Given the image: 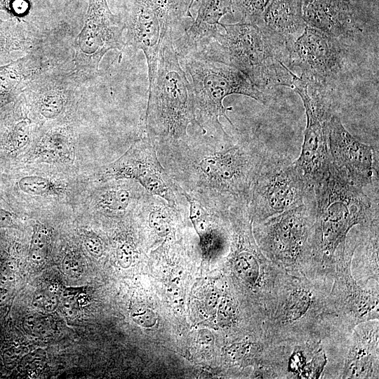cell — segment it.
Here are the masks:
<instances>
[{"label": "cell", "instance_id": "ac0fdd59", "mask_svg": "<svg viewBox=\"0 0 379 379\" xmlns=\"http://www.w3.org/2000/svg\"><path fill=\"white\" fill-rule=\"evenodd\" d=\"M379 321H367L350 333L339 378H378Z\"/></svg>", "mask_w": 379, "mask_h": 379}, {"label": "cell", "instance_id": "5b68a950", "mask_svg": "<svg viewBox=\"0 0 379 379\" xmlns=\"http://www.w3.org/2000/svg\"><path fill=\"white\" fill-rule=\"evenodd\" d=\"M324 284L305 276L286 274L274 305L263 321L268 343L323 338L338 326Z\"/></svg>", "mask_w": 379, "mask_h": 379}, {"label": "cell", "instance_id": "4dcf8cb0", "mask_svg": "<svg viewBox=\"0 0 379 379\" xmlns=\"http://www.w3.org/2000/svg\"><path fill=\"white\" fill-rule=\"evenodd\" d=\"M25 331L34 337H47L53 331L50 319L40 314H30L22 321Z\"/></svg>", "mask_w": 379, "mask_h": 379}, {"label": "cell", "instance_id": "8992f818", "mask_svg": "<svg viewBox=\"0 0 379 379\" xmlns=\"http://www.w3.org/2000/svg\"><path fill=\"white\" fill-rule=\"evenodd\" d=\"M178 55L191 79L201 134L213 137L229 135L220 124V117L225 118L235 128L226 114L232 107L223 105V100L228 95H243L262 104L267 103L263 91L237 68L194 52Z\"/></svg>", "mask_w": 379, "mask_h": 379}, {"label": "cell", "instance_id": "603a6c76", "mask_svg": "<svg viewBox=\"0 0 379 379\" xmlns=\"http://www.w3.org/2000/svg\"><path fill=\"white\" fill-rule=\"evenodd\" d=\"M378 225L377 220L362 228L352 258V276L362 286L379 282Z\"/></svg>", "mask_w": 379, "mask_h": 379}, {"label": "cell", "instance_id": "7402d4cb", "mask_svg": "<svg viewBox=\"0 0 379 379\" xmlns=\"http://www.w3.org/2000/svg\"><path fill=\"white\" fill-rule=\"evenodd\" d=\"M233 4L234 0H201L196 19L175 44L177 53L190 50L201 40L217 32L222 25L220 19L232 13Z\"/></svg>", "mask_w": 379, "mask_h": 379}, {"label": "cell", "instance_id": "30bf717a", "mask_svg": "<svg viewBox=\"0 0 379 379\" xmlns=\"http://www.w3.org/2000/svg\"><path fill=\"white\" fill-rule=\"evenodd\" d=\"M291 88L300 95L307 117L301 152L295 162L306 184L314 190L328 173L326 122L333 114L331 105L323 91L300 77H294Z\"/></svg>", "mask_w": 379, "mask_h": 379}, {"label": "cell", "instance_id": "ffe728a7", "mask_svg": "<svg viewBox=\"0 0 379 379\" xmlns=\"http://www.w3.org/2000/svg\"><path fill=\"white\" fill-rule=\"evenodd\" d=\"M50 66L41 57L30 53L0 65V113L13 107L29 81Z\"/></svg>", "mask_w": 379, "mask_h": 379}, {"label": "cell", "instance_id": "b9f144b4", "mask_svg": "<svg viewBox=\"0 0 379 379\" xmlns=\"http://www.w3.org/2000/svg\"><path fill=\"white\" fill-rule=\"evenodd\" d=\"M194 1H195V0H190V3L192 4H193V3H194Z\"/></svg>", "mask_w": 379, "mask_h": 379}, {"label": "cell", "instance_id": "6da1fadb", "mask_svg": "<svg viewBox=\"0 0 379 379\" xmlns=\"http://www.w3.org/2000/svg\"><path fill=\"white\" fill-rule=\"evenodd\" d=\"M267 148L255 135L201 134L184 143L157 149L173 182L187 192L246 200Z\"/></svg>", "mask_w": 379, "mask_h": 379}, {"label": "cell", "instance_id": "5bb4252c", "mask_svg": "<svg viewBox=\"0 0 379 379\" xmlns=\"http://www.w3.org/2000/svg\"><path fill=\"white\" fill-rule=\"evenodd\" d=\"M102 178L135 180L149 194L162 198L173 206L180 207L176 185L162 166L154 145L147 135L107 166Z\"/></svg>", "mask_w": 379, "mask_h": 379}, {"label": "cell", "instance_id": "1f68e13d", "mask_svg": "<svg viewBox=\"0 0 379 379\" xmlns=\"http://www.w3.org/2000/svg\"><path fill=\"white\" fill-rule=\"evenodd\" d=\"M15 277L8 265L0 267V307H4L13 295Z\"/></svg>", "mask_w": 379, "mask_h": 379}, {"label": "cell", "instance_id": "60d3db41", "mask_svg": "<svg viewBox=\"0 0 379 379\" xmlns=\"http://www.w3.org/2000/svg\"><path fill=\"white\" fill-rule=\"evenodd\" d=\"M6 0H0V8L6 7Z\"/></svg>", "mask_w": 379, "mask_h": 379}, {"label": "cell", "instance_id": "8d00e7d4", "mask_svg": "<svg viewBox=\"0 0 379 379\" xmlns=\"http://www.w3.org/2000/svg\"><path fill=\"white\" fill-rule=\"evenodd\" d=\"M84 246L88 253L93 258L98 259L104 253V246L101 239L96 234H91L84 239Z\"/></svg>", "mask_w": 379, "mask_h": 379}, {"label": "cell", "instance_id": "f1b7e54d", "mask_svg": "<svg viewBox=\"0 0 379 379\" xmlns=\"http://www.w3.org/2000/svg\"><path fill=\"white\" fill-rule=\"evenodd\" d=\"M49 241L48 230L42 225H36L34 229L29 249L30 260L34 263L41 264L44 261L48 254Z\"/></svg>", "mask_w": 379, "mask_h": 379}, {"label": "cell", "instance_id": "44dd1931", "mask_svg": "<svg viewBox=\"0 0 379 379\" xmlns=\"http://www.w3.org/2000/svg\"><path fill=\"white\" fill-rule=\"evenodd\" d=\"M302 0H270L258 26L284 41L288 46L303 32Z\"/></svg>", "mask_w": 379, "mask_h": 379}, {"label": "cell", "instance_id": "4316f807", "mask_svg": "<svg viewBox=\"0 0 379 379\" xmlns=\"http://www.w3.org/2000/svg\"><path fill=\"white\" fill-rule=\"evenodd\" d=\"M18 188L31 195H49L56 194L58 187L51 180L38 175H26L18 181Z\"/></svg>", "mask_w": 379, "mask_h": 379}, {"label": "cell", "instance_id": "ab89813d", "mask_svg": "<svg viewBox=\"0 0 379 379\" xmlns=\"http://www.w3.org/2000/svg\"><path fill=\"white\" fill-rule=\"evenodd\" d=\"M220 297L221 295L220 293L215 291L211 292L208 296V300L206 303L208 310H210L212 312H216Z\"/></svg>", "mask_w": 379, "mask_h": 379}, {"label": "cell", "instance_id": "52a82bcc", "mask_svg": "<svg viewBox=\"0 0 379 379\" xmlns=\"http://www.w3.org/2000/svg\"><path fill=\"white\" fill-rule=\"evenodd\" d=\"M229 218L232 229V274L253 299L256 314L262 326L287 273L269 260L256 244L246 201L231 202Z\"/></svg>", "mask_w": 379, "mask_h": 379}, {"label": "cell", "instance_id": "f546056e", "mask_svg": "<svg viewBox=\"0 0 379 379\" xmlns=\"http://www.w3.org/2000/svg\"><path fill=\"white\" fill-rule=\"evenodd\" d=\"M215 312L218 321L222 326H232L236 324L239 318L237 300L227 293L221 295Z\"/></svg>", "mask_w": 379, "mask_h": 379}, {"label": "cell", "instance_id": "3957f363", "mask_svg": "<svg viewBox=\"0 0 379 379\" xmlns=\"http://www.w3.org/2000/svg\"><path fill=\"white\" fill-rule=\"evenodd\" d=\"M220 29L183 53L194 52L230 65L245 74L259 89L291 87V71L286 43L255 24H223ZM182 53V54H183Z\"/></svg>", "mask_w": 379, "mask_h": 379}, {"label": "cell", "instance_id": "74e56055", "mask_svg": "<svg viewBox=\"0 0 379 379\" xmlns=\"http://www.w3.org/2000/svg\"><path fill=\"white\" fill-rule=\"evenodd\" d=\"M61 306L64 314L67 317L74 318L77 315L79 310V304L76 295L70 289L68 293H65Z\"/></svg>", "mask_w": 379, "mask_h": 379}, {"label": "cell", "instance_id": "e0dca14e", "mask_svg": "<svg viewBox=\"0 0 379 379\" xmlns=\"http://www.w3.org/2000/svg\"><path fill=\"white\" fill-rule=\"evenodd\" d=\"M326 132L330 161L338 171L362 188L378 181L372 146L356 139L335 114L326 122Z\"/></svg>", "mask_w": 379, "mask_h": 379}, {"label": "cell", "instance_id": "9c48e42d", "mask_svg": "<svg viewBox=\"0 0 379 379\" xmlns=\"http://www.w3.org/2000/svg\"><path fill=\"white\" fill-rule=\"evenodd\" d=\"M313 191L303 180L295 161L267 150L248 197L253 222L265 220L301 204Z\"/></svg>", "mask_w": 379, "mask_h": 379}, {"label": "cell", "instance_id": "d590c367", "mask_svg": "<svg viewBox=\"0 0 379 379\" xmlns=\"http://www.w3.org/2000/svg\"><path fill=\"white\" fill-rule=\"evenodd\" d=\"M134 256V248L131 244L123 241L118 244L116 249V258L119 266L124 269L131 267Z\"/></svg>", "mask_w": 379, "mask_h": 379}, {"label": "cell", "instance_id": "836d02e7", "mask_svg": "<svg viewBox=\"0 0 379 379\" xmlns=\"http://www.w3.org/2000/svg\"><path fill=\"white\" fill-rule=\"evenodd\" d=\"M62 270L65 274L71 278H78L83 273V264L79 258L69 253L62 260Z\"/></svg>", "mask_w": 379, "mask_h": 379}, {"label": "cell", "instance_id": "cb8c5ba5", "mask_svg": "<svg viewBox=\"0 0 379 379\" xmlns=\"http://www.w3.org/2000/svg\"><path fill=\"white\" fill-rule=\"evenodd\" d=\"M35 38L18 18H0V65L13 61V54L27 52Z\"/></svg>", "mask_w": 379, "mask_h": 379}, {"label": "cell", "instance_id": "277c9868", "mask_svg": "<svg viewBox=\"0 0 379 379\" xmlns=\"http://www.w3.org/2000/svg\"><path fill=\"white\" fill-rule=\"evenodd\" d=\"M148 92L145 126L147 136L156 149L187 142L189 125L199 128V125L192 87L179 62L172 27L161 44L157 73Z\"/></svg>", "mask_w": 379, "mask_h": 379}, {"label": "cell", "instance_id": "4fadbf2b", "mask_svg": "<svg viewBox=\"0 0 379 379\" xmlns=\"http://www.w3.org/2000/svg\"><path fill=\"white\" fill-rule=\"evenodd\" d=\"M290 67L301 70L309 84L323 87L335 79L343 67V51L338 39L306 25L288 46Z\"/></svg>", "mask_w": 379, "mask_h": 379}, {"label": "cell", "instance_id": "7a4b0ae2", "mask_svg": "<svg viewBox=\"0 0 379 379\" xmlns=\"http://www.w3.org/2000/svg\"><path fill=\"white\" fill-rule=\"evenodd\" d=\"M314 193L316 212L306 277L331 289L335 267L353 255L356 245L347 242L351 232L378 220V199L373 201L364 188L351 182L331 161L328 175Z\"/></svg>", "mask_w": 379, "mask_h": 379}, {"label": "cell", "instance_id": "2e32d148", "mask_svg": "<svg viewBox=\"0 0 379 379\" xmlns=\"http://www.w3.org/2000/svg\"><path fill=\"white\" fill-rule=\"evenodd\" d=\"M352 258L336 266L328 295L330 307L337 320L350 330L360 323L379 319L378 283L366 286L357 283L352 274Z\"/></svg>", "mask_w": 379, "mask_h": 379}, {"label": "cell", "instance_id": "f35d334b", "mask_svg": "<svg viewBox=\"0 0 379 379\" xmlns=\"http://www.w3.org/2000/svg\"><path fill=\"white\" fill-rule=\"evenodd\" d=\"M14 225V214L0 206V229L12 227Z\"/></svg>", "mask_w": 379, "mask_h": 379}, {"label": "cell", "instance_id": "d6a6232c", "mask_svg": "<svg viewBox=\"0 0 379 379\" xmlns=\"http://www.w3.org/2000/svg\"><path fill=\"white\" fill-rule=\"evenodd\" d=\"M32 304L46 312H53L57 309L59 300L55 294L44 291H37L34 295Z\"/></svg>", "mask_w": 379, "mask_h": 379}, {"label": "cell", "instance_id": "e575fe53", "mask_svg": "<svg viewBox=\"0 0 379 379\" xmlns=\"http://www.w3.org/2000/svg\"><path fill=\"white\" fill-rule=\"evenodd\" d=\"M131 317L135 324L144 328L152 327L157 320L156 314L151 310L142 307L133 309Z\"/></svg>", "mask_w": 379, "mask_h": 379}, {"label": "cell", "instance_id": "9a60e30c", "mask_svg": "<svg viewBox=\"0 0 379 379\" xmlns=\"http://www.w3.org/2000/svg\"><path fill=\"white\" fill-rule=\"evenodd\" d=\"M91 77L72 65L51 66L29 81L21 98L31 102L41 119L53 121L65 113Z\"/></svg>", "mask_w": 379, "mask_h": 379}, {"label": "cell", "instance_id": "7c38bea8", "mask_svg": "<svg viewBox=\"0 0 379 379\" xmlns=\"http://www.w3.org/2000/svg\"><path fill=\"white\" fill-rule=\"evenodd\" d=\"M177 0H132L125 23V46L141 50L146 58L149 88L154 81L159 54L171 26Z\"/></svg>", "mask_w": 379, "mask_h": 379}, {"label": "cell", "instance_id": "d4e9b609", "mask_svg": "<svg viewBox=\"0 0 379 379\" xmlns=\"http://www.w3.org/2000/svg\"><path fill=\"white\" fill-rule=\"evenodd\" d=\"M147 192L140 184L136 187L124 185L108 187L100 194L98 205L107 212L124 213L134 203H140Z\"/></svg>", "mask_w": 379, "mask_h": 379}, {"label": "cell", "instance_id": "ba28073f", "mask_svg": "<svg viewBox=\"0 0 379 379\" xmlns=\"http://www.w3.org/2000/svg\"><path fill=\"white\" fill-rule=\"evenodd\" d=\"M315 212L313 191L301 204L265 220L253 222L260 249L288 274L306 277Z\"/></svg>", "mask_w": 379, "mask_h": 379}, {"label": "cell", "instance_id": "484cf974", "mask_svg": "<svg viewBox=\"0 0 379 379\" xmlns=\"http://www.w3.org/2000/svg\"><path fill=\"white\" fill-rule=\"evenodd\" d=\"M42 147L46 152L59 159H65L70 154V138L63 128L49 131L44 138Z\"/></svg>", "mask_w": 379, "mask_h": 379}, {"label": "cell", "instance_id": "83f0119b", "mask_svg": "<svg viewBox=\"0 0 379 379\" xmlns=\"http://www.w3.org/2000/svg\"><path fill=\"white\" fill-rule=\"evenodd\" d=\"M270 0H234V4L241 15L242 22L257 25Z\"/></svg>", "mask_w": 379, "mask_h": 379}, {"label": "cell", "instance_id": "8fae6325", "mask_svg": "<svg viewBox=\"0 0 379 379\" xmlns=\"http://www.w3.org/2000/svg\"><path fill=\"white\" fill-rule=\"evenodd\" d=\"M124 29V23L111 12L107 0H88L83 27L74 41V69L94 76L107 52L125 46Z\"/></svg>", "mask_w": 379, "mask_h": 379}, {"label": "cell", "instance_id": "d6986e66", "mask_svg": "<svg viewBox=\"0 0 379 379\" xmlns=\"http://www.w3.org/2000/svg\"><path fill=\"white\" fill-rule=\"evenodd\" d=\"M302 11L307 25L338 39L348 36L354 31L348 0H304Z\"/></svg>", "mask_w": 379, "mask_h": 379}]
</instances>
